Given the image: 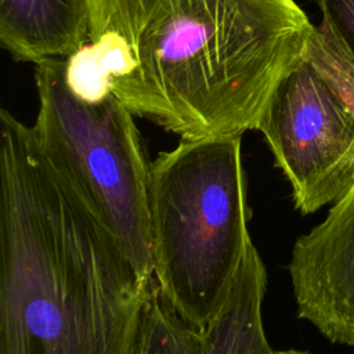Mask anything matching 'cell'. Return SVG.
<instances>
[{
    "label": "cell",
    "instance_id": "obj_1",
    "mask_svg": "<svg viewBox=\"0 0 354 354\" xmlns=\"http://www.w3.org/2000/svg\"><path fill=\"white\" fill-rule=\"evenodd\" d=\"M155 281L0 111V354H141Z\"/></svg>",
    "mask_w": 354,
    "mask_h": 354
},
{
    "label": "cell",
    "instance_id": "obj_2",
    "mask_svg": "<svg viewBox=\"0 0 354 354\" xmlns=\"http://www.w3.org/2000/svg\"><path fill=\"white\" fill-rule=\"evenodd\" d=\"M111 91L181 140L257 130L315 26L295 0H86Z\"/></svg>",
    "mask_w": 354,
    "mask_h": 354
},
{
    "label": "cell",
    "instance_id": "obj_3",
    "mask_svg": "<svg viewBox=\"0 0 354 354\" xmlns=\"http://www.w3.org/2000/svg\"><path fill=\"white\" fill-rule=\"evenodd\" d=\"M241 137L181 140L151 162L153 281L198 330L218 308L252 242Z\"/></svg>",
    "mask_w": 354,
    "mask_h": 354
},
{
    "label": "cell",
    "instance_id": "obj_4",
    "mask_svg": "<svg viewBox=\"0 0 354 354\" xmlns=\"http://www.w3.org/2000/svg\"><path fill=\"white\" fill-rule=\"evenodd\" d=\"M37 145L115 236L137 271L153 279L149 169L134 113L111 91L101 100L77 95L66 58L36 64Z\"/></svg>",
    "mask_w": 354,
    "mask_h": 354
},
{
    "label": "cell",
    "instance_id": "obj_5",
    "mask_svg": "<svg viewBox=\"0 0 354 354\" xmlns=\"http://www.w3.org/2000/svg\"><path fill=\"white\" fill-rule=\"evenodd\" d=\"M257 130L301 214L333 203L354 184V115L306 55L278 84Z\"/></svg>",
    "mask_w": 354,
    "mask_h": 354
},
{
    "label": "cell",
    "instance_id": "obj_6",
    "mask_svg": "<svg viewBox=\"0 0 354 354\" xmlns=\"http://www.w3.org/2000/svg\"><path fill=\"white\" fill-rule=\"evenodd\" d=\"M288 271L299 318L330 343L354 346V184L296 239Z\"/></svg>",
    "mask_w": 354,
    "mask_h": 354
},
{
    "label": "cell",
    "instance_id": "obj_7",
    "mask_svg": "<svg viewBox=\"0 0 354 354\" xmlns=\"http://www.w3.org/2000/svg\"><path fill=\"white\" fill-rule=\"evenodd\" d=\"M87 41L86 0H0V43L17 61L68 58Z\"/></svg>",
    "mask_w": 354,
    "mask_h": 354
},
{
    "label": "cell",
    "instance_id": "obj_8",
    "mask_svg": "<svg viewBox=\"0 0 354 354\" xmlns=\"http://www.w3.org/2000/svg\"><path fill=\"white\" fill-rule=\"evenodd\" d=\"M266 266L249 243L218 308L199 329L203 354H278L268 344L261 319Z\"/></svg>",
    "mask_w": 354,
    "mask_h": 354
},
{
    "label": "cell",
    "instance_id": "obj_9",
    "mask_svg": "<svg viewBox=\"0 0 354 354\" xmlns=\"http://www.w3.org/2000/svg\"><path fill=\"white\" fill-rule=\"evenodd\" d=\"M141 354H203L199 330L170 308L156 285L147 313Z\"/></svg>",
    "mask_w": 354,
    "mask_h": 354
},
{
    "label": "cell",
    "instance_id": "obj_10",
    "mask_svg": "<svg viewBox=\"0 0 354 354\" xmlns=\"http://www.w3.org/2000/svg\"><path fill=\"white\" fill-rule=\"evenodd\" d=\"M306 57L336 88L354 115V64L322 24L314 28Z\"/></svg>",
    "mask_w": 354,
    "mask_h": 354
},
{
    "label": "cell",
    "instance_id": "obj_11",
    "mask_svg": "<svg viewBox=\"0 0 354 354\" xmlns=\"http://www.w3.org/2000/svg\"><path fill=\"white\" fill-rule=\"evenodd\" d=\"M322 25L354 64V0H317Z\"/></svg>",
    "mask_w": 354,
    "mask_h": 354
},
{
    "label": "cell",
    "instance_id": "obj_12",
    "mask_svg": "<svg viewBox=\"0 0 354 354\" xmlns=\"http://www.w3.org/2000/svg\"><path fill=\"white\" fill-rule=\"evenodd\" d=\"M278 354H311V353H308V351H303V350L289 348V350H278Z\"/></svg>",
    "mask_w": 354,
    "mask_h": 354
}]
</instances>
